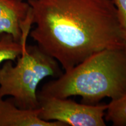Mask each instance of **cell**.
I'll list each match as a JSON object with an SVG mask.
<instances>
[{
    "label": "cell",
    "instance_id": "9",
    "mask_svg": "<svg viewBox=\"0 0 126 126\" xmlns=\"http://www.w3.org/2000/svg\"><path fill=\"white\" fill-rule=\"evenodd\" d=\"M123 29L126 34V0H112Z\"/></svg>",
    "mask_w": 126,
    "mask_h": 126
},
{
    "label": "cell",
    "instance_id": "1",
    "mask_svg": "<svg viewBox=\"0 0 126 126\" xmlns=\"http://www.w3.org/2000/svg\"><path fill=\"white\" fill-rule=\"evenodd\" d=\"M29 35L65 72L103 50L123 47L126 33L112 0H28Z\"/></svg>",
    "mask_w": 126,
    "mask_h": 126
},
{
    "label": "cell",
    "instance_id": "4",
    "mask_svg": "<svg viewBox=\"0 0 126 126\" xmlns=\"http://www.w3.org/2000/svg\"><path fill=\"white\" fill-rule=\"evenodd\" d=\"M39 117L45 121H57L72 126H105L108 105L78 103L67 98L37 93Z\"/></svg>",
    "mask_w": 126,
    "mask_h": 126
},
{
    "label": "cell",
    "instance_id": "8",
    "mask_svg": "<svg viewBox=\"0 0 126 126\" xmlns=\"http://www.w3.org/2000/svg\"><path fill=\"white\" fill-rule=\"evenodd\" d=\"M105 119L114 126H126V94L108 104Z\"/></svg>",
    "mask_w": 126,
    "mask_h": 126
},
{
    "label": "cell",
    "instance_id": "3",
    "mask_svg": "<svg viewBox=\"0 0 126 126\" xmlns=\"http://www.w3.org/2000/svg\"><path fill=\"white\" fill-rule=\"evenodd\" d=\"M20 43L22 51L17 62L6 61L0 68V97L9 96L19 108L36 109L40 82L48 77L58 78L63 73L57 61L38 46H28L27 40Z\"/></svg>",
    "mask_w": 126,
    "mask_h": 126
},
{
    "label": "cell",
    "instance_id": "2",
    "mask_svg": "<svg viewBox=\"0 0 126 126\" xmlns=\"http://www.w3.org/2000/svg\"><path fill=\"white\" fill-rule=\"evenodd\" d=\"M37 93L60 98L82 97V103L96 105L126 94V54L123 47L103 50L46 83Z\"/></svg>",
    "mask_w": 126,
    "mask_h": 126
},
{
    "label": "cell",
    "instance_id": "10",
    "mask_svg": "<svg viewBox=\"0 0 126 126\" xmlns=\"http://www.w3.org/2000/svg\"><path fill=\"white\" fill-rule=\"evenodd\" d=\"M123 48H124V51H125V52H126V38H125V39H124Z\"/></svg>",
    "mask_w": 126,
    "mask_h": 126
},
{
    "label": "cell",
    "instance_id": "6",
    "mask_svg": "<svg viewBox=\"0 0 126 126\" xmlns=\"http://www.w3.org/2000/svg\"><path fill=\"white\" fill-rule=\"evenodd\" d=\"M39 109H23L10 99L0 97V126H67L57 121H45L39 117Z\"/></svg>",
    "mask_w": 126,
    "mask_h": 126
},
{
    "label": "cell",
    "instance_id": "7",
    "mask_svg": "<svg viewBox=\"0 0 126 126\" xmlns=\"http://www.w3.org/2000/svg\"><path fill=\"white\" fill-rule=\"evenodd\" d=\"M22 51V45L9 34H0V64L6 61H15Z\"/></svg>",
    "mask_w": 126,
    "mask_h": 126
},
{
    "label": "cell",
    "instance_id": "5",
    "mask_svg": "<svg viewBox=\"0 0 126 126\" xmlns=\"http://www.w3.org/2000/svg\"><path fill=\"white\" fill-rule=\"evenodd\" d=\"M31 15L28 2L23 0H0V34H11L14 40L21 41L22 28Z\"/></svg>",
    "mask_w": 126,
    "mask_h": 126
}]
</instances>
